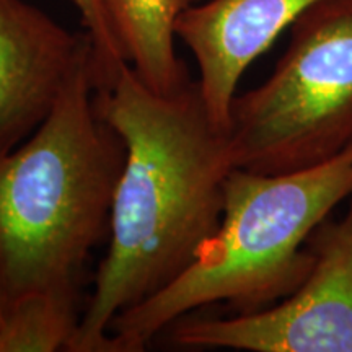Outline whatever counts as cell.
<instances>
[{
	"label": "cell",
	"mask_w": 352,
	"mask_h": 352,
	"mask_svg": "<svg viewBox=\"0 0 352 352\" xmlns=\"http://www.w3.org/2000/svg\"><path fill=\"white\" fill-rule=\"evenodd\" d=\"M126 160L109 214V240L69 352H111L118 315L178 279L217 232L235 166L228 129L206 108L197 80L158 95L129 64L96 88Z\"/></svg>",
	"instance_id": "6da1fadb"
},
{
	"label": "cell",
	"mask_w": 352,
	"mask_h": 352,
	"mask_svg": "<svg viewBox=\"0 0 352 352\" xmlns=\"http://www.w3.org/2000/svg\"><path fill=\"white\" fill-rule=\"evenodd\" d=\"M96 88L90 57L36 131L0 152V270L8 298L80 297L87 259L109 233L126 147L100 114Z\"/></svg>",
	"instance_id": "7a4b0ae2"
},
{
	"label": "cell",
	"mask_w": 352,
	"mask_h": 352,
	"mask_svg": "<svg viewBox=\"0 0 352 352\" xmlns=\"http://www.w3.org/2000/svg\"><path fill=\"white\" fill-rule=\"evenodd\" d=\"M352 196V144L318 165L284 173L233 168L217 232L168 287L118 315L111 352H140L197 308L250 314L283 300L310 274V239Z\"/></svg>",
	"instance_id": "3957f363"
},
{
	"label": "cell",
	"mask_w": 352,
	"mask_h": 352,
	"mask_svg": "<svg viewBox=\"0 0 352 352\" xmlns=\"http://www.w3.org/2000/svg\"><path fill=\"white\" fill-rule=\"evenodd\" d=\"M236 168L284 173L352 144V0H318L290 26L261 85L235 96L228 122Z\"/></svg>",
	"instance_id": "277c9868"
},
{
	"label": "cell",
	"mask_w": 352,
	"mask_h": 352,
	"mask_svg": "<svg viewBox=\"0 0 352 352\" xmlns=\"http://www.w3.org/2000/svg\"><path fill=\"white\" fill-rule=\"evenodd\" d=\"M315 263L274 305L230 318L178 320L171 340L186 347L250 352H352V196L346 214L310 239Z\"/></svg>",
	"instance_id": "5b68a950"
},
{
	"label": "cell",
	"mask_w": 352,
	"mask_h": 352,
	"mask_svg": "<svg viewBox=\"0 0 352 352\" xmlns=\"http://www.w3.org/2000/svg\"><path fill=\"white\" fill-rule=\"evenodd\" d=\"M90 57L95 47L85 30L70 32L26 0H0V152L36 131Z\"/></svg>",
	"instance_id": "8992f818"
},
{
	"label": "cell",
	"mask_w": 352,
	"mask_h": 352,
	"mask_svg": "<svg viewBox=\"0 0 352 352\" xmlns=\"http://www.w3.org/2000/svg\"><path fill=\"white\" fill-rule=\"evenodd\" d=\"M318 0H206L176 20V38L195 56L202 100L214 122L228 129L236 85L277 36Z\"/></svg>",
	"instance_id": "52a82bcc"
},
{
	"label": "cell",
	"mask_w": 352,
	"mask_h": 352,
	"mask_svg": "<svg viewBox=\"0 0 352 352\" xmlns=\"http://www.w3.org/2000/svg\"><path fill=\"white\" fill-rule=\"evenodd\" d=\"M126 60L145 87L173 95L191 80L176 52V20L188 0H104Z\"/></svg>",
	"instance_id": "ba28073f"
},
{
	"label": "cell",
	"mask_w": 352,
	"mask_h": 352,
	"mask_svg": "<svg viewBox=\"0 0 352 352\" xmlns=\"http://www.w3.org/2000/svg\"><path fill=\"white\" fill-rule=\"evenodd\" d=\"M80 297L28 292L8 298L0 318V352L67 351L76 334Z\"/></svg>",
	"instance_id": "9c48e42d"
},
{
	"label": "cell",
	"mask_w": 352,
	"mask_h": 352,
	"mask_svg": "<svg viewBox=\"0 0 352 352\" xmlns=\"http://www.w3.org/2000/svg\"><path fill=\"white\" fill-rule=\"evenodd\" d=\"M70 2L77 7L83 28L90 34L94 43L98 88L107 87L129 63L126 60L121 44L114 33L104 0H70Z\"/></svg>",
	"instance_id": "30bf717a"
},
{
	"label": "cell",
	"mask_w": 352,
	"mask_h": 352,
	"mask_svg": "<svg viewBox=\"0 0 352 352\" xmlns=\"http://www.w3.org/2000/svg\"><path fill=\"white\" fill-rule=\"evenodd\" d=\"M7 302H8L7 289H6V283H3L2 270H0V318H2V314H3V310H6Z\"/></svg>",
	"instance_id": "8fae6325"
},
{
	"label": "cell",
	"mask_w": 352,
	"mask_h": 352,
	"mask_svg": "<svg viewBox=\"0 0 352 352\" xmlns=\"http://www.w3.org/2000/svg\"><path fill=\"white\" fill-rule=\"evenodd\" d=\"M189 2V6H192V3H196V2H201V0H188Z\"/></svg>",
	"instance_id": "7c38bea8"
}]
</instances>
